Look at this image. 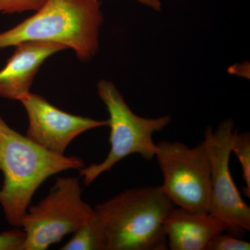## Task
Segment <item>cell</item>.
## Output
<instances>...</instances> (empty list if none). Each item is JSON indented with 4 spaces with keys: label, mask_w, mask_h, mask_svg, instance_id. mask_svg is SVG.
Listing matches in <instances>:
<instances>
[{
    "label": "cell",
    "mask_w": 250,
    "mask_h": 250,
    "mask_svg": "<svg viewBox=\"0 0 250 250\" xmlns=\"http://www.w3.org/2000/svg\"><path fill=\"white\" fill-rule=\"evenodd\" d=\"M83 160L47 150L11 128L0 115V205L6 221L21 228L23 217L39 188L49 177L84 167Z\"/></svg>",
    "instance_id": "1"
},
{
    "label": "cell",
    "mask_w": 250,
    "mask_h": 250,
    "mask_svg": "<svg viewBox=\"0 0 250 250\" xmlns=\"http://www.w3.org/2000/svg\"><path fill=\"white\" fill-rule=\"evenodd\" d=\"M100 0H47L30 17L0 33V49L27 42L58 44L88 62L99 50Z\"/></svg>",
    "instance_id": "2"
},
{
    "label": "cell",
    "mask_w": 250,
    "mask_h": 250,
    "mask_svg": "<svg viewBox=\"0 0 250 250\" xmlns=\"http://www.w3.org/2000/svg\"><path fill=\"white\" fill-rule=\"evenodd\" d=\"M97 207L106 219V250L168 248L164 225L174 205L161 186L129 189Z\"/></svg>",
    "instance_id": "3"
},
{
    "label": "cell",
    "mask_w": 250,
    "mask_h": 250,
    "mask_svg": "<svg viewBox=\"0 0 250 250\" xmlns=\"http://www.w3.org/2000/svg\"><path fill=\"white\" fill-rule=\"evenodd\" d=\"M97 89L109 115L107 121L111 148L102 162L79 170L86 187L131 154H139L146 160L155 158L156 145L153 141V135L164 129L171 122L168 115L150 118L135 114L111 81H99Z\"/></svg>",
    "instance_id": "4"
},
{
    "label": "cell",
    "mask_w": 250,
    "mask_h": 250,
    "mask_svg": "<svg viewBox=\"0 0 250 250\" xmlns=\"http://www.w3.org/2000/svg\"><path fill=\"white\" fill-rule=\"evenodd\" d=\"M77 177H58L48 195L29 207L21 227L25 233L22 250H45L76 232L90 218L93 208L82 197Z\"/></svg>",
    "instance_id": "5"
},
{
    "label": "cell",
    "mask_w": 250,
    "mask_h": 250,
    "mask_svg": "<svg viewBox=\"0 0 250 250\" xmlns=\"http://www.w3.org/2000/svg\"><path fill=\"white\" fill-rule=\"evenodd\" d=\"M155 158L162 172L164 192L174 206L208 212L210 164L205 141L194 147L178 141L156 145Z\"/></svg>",
    "instance_id": "6"
},
{
    "label": "cell",
    "mask_w": 250,
    "mask_h": 250,
    "mask_svg": "<svg viewBox=\"0 0 250 250\" xmlns=\"http://www.w3.org/2000/svg\"><path fill=\"white\" fill-rule=\"evenodd\" d=\"M234 122L224 120L215 130L208 126L205 141L210 164L209 210L221 220L226 231L241 237L250 230V207L242 198L229 169Z\"/></svg>",
    "instance_id": "7"
},
{
    "label": "cell",
    "mask_w": 250,
    "mask_h": 250,
    "mask_svg": "<svg viewBox=\"0 0 250 250\" xmlns=\"http://www.w3.org/2000/svg\"><path fill=\"white\" fill-rule=\"evenodd\" d=\"M19 102L27 112L29 124L26 136L55 154L64 155L72 141L85 131L108 126L107 120L67 113L31 91L23 95Z\"/></svg>",
    "instance_id": "8"
},
{
    "label": "cell",
    "mask_w": 250,
    "mask_h": 250,
    "mask_svg": "<svg viewBox=\"0 0 250 250\" xmlns=\"http://www.w3.org/2000/svg\"><path fill=\"white\" fill-rule=\"evenodd\" d=\"M14 54L0 70V97L19 101L30 92L42 64L54 54L65 50L58 44L27 42L15 46Z\"/></svg>",
    "instance_id": "9"
},
{
    "label": "cell",
    "mask_w": 250,
    "mask_h": 250,
    "mask_svg": "<svg viewBox=\"0 0 250 250\" xmlns=\"http://www.w3.org/2000/svg\"><path fill=\"white\" fill-rule=\"evenodd\" d=\"M164 230L171 250H207L215 236L226 231V226L208 212L174 207L166 218Z\"/></svg>",
    "instance_id": "10"
},
{
    "label": "cell",
    "mask_w": 250,
    "mask_h": 250,
    "mask_svg": "<svg viewBox=\"0 0 250 250\" xmlns=\"http://www.w3.org/2000/svg\"><path fill=\"white\" fill-rule=\"evenodd\" d=\"M62 250H106V219L98 207Z\"/></svg>",
    "instance_id": "11"
},
{
    "label": "cell",
    "mask_w": 250,
    "mask_h": 250,
    "mask_svg": "<svg viewBox=\"0 0 250 250\" xmlns=\"http://www.w3.org/2000/svg\"><path fill=\"white\" fill-rule=\"evenodd\" d=\"M231 152L234 153L241 164L243 178L246 187L243 188L245 195L250 198V132H233L231 140Z\"/></svg>",
    "instance_id": "12"
},
{
    "label": "cell",
    "mask_w": 250,
    "mask_h": 250,
    "mask_svg": "<svg viewBox=\"0 0 250 250\" xmlns=\"http://www.w3.org/2000/svg\"><path fill=\"white\" fill-rule=\"evenodd\" d=\"M249 242L230 233L222 232L212 239L207 250H250Z\"/></svg>",
    "instance_id": "13"
},
{
    "label": "cell",
    "mask_w": 250,
    "mask_h": 250,
    "mask_svg": "<svg viewBox=\"0 0 250 250\" xmlns=\"http://www.w3.org/2000/svg\"><path fill=\"white\" fill-rule=\"evenodd\" d=\"M47 0H0V14H21L36 11Z\"/></svg>",
    "instance_id": "14"
},
{
    "label": "cell",
    "mask_w": 250,
    "mask_h": 250,
    "mask_svg": "<svg viewBox=\"0 0 250 250\" xmlns=\"http://www.w3.org/2000/svg\"><path fill=\"white\" fill-rule=\"evenodd\" d=\"M25 233L18 228L0 233V250H22Z\"/></svg>",
    "instance_id": "15"
},
{
    "label": "cell",
    "mask_w": 250,
    "mask_h": 250,
    "mask_svg": "<svg viewBox=\"0 0 250 250\" xmlns=\"http://www.w3.org/2000/svg\"><path fill=\"white\" fill-rule=\"evenodd\" d=\"M138 2L150 8L154 11L159 12L161 10V2L160 0H135Z\"/></svg>",
    "instance_id": "16"
}]
</instances>
